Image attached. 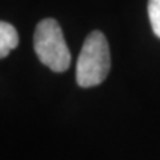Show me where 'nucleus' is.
Masks as SVG:
<instances>
[{
	"label": "nucleus",
	"mask_w": 160,
	"mask_h": 160,
	"mask_svg": "<svg viewBox=\"0 0 160 160\" xmlns=\"http://www.w3.org/2000/svg\"><path fill=\"white\" fill-rule=\"evenodd\" d=\"M111 68L109 48L106 36L93 31L84 40L76 64V82L80 87L88 88L104 82Z\"/></svg>",
	"instance_id": "nucleus-1"
},
{
	"label": "nucleus",
	"mask_w": 160,
	"mask_h": 160,
	"mask_svg": "<svg viewBox=\"0 0 160 160\" xmlns=\"http://www.w3.org/2000/svg\"><path fill=\"white\" fill-rule=\"evenodd\" d=\"M33 47L39 60L49 69L55 72L68 69L71 53L56 20L48 18L38 24L33 35Z\"/></svg>",
	"instance_id": "nucleus-2"
},
{
	"label": "nucleus",
	"mask_w": 160,
	"mask_h": 160,
	"mask_svg": "<svg viewBox=\"0 0 160 160\" xmlns=\"http://www.w3.org/2000/svg\"><path fill=\"white\" fill-rule=\"evenodd\" d=\"M19 44V36L16 29L7 22L0 23V58L4 59L8 53L16 48Z\"/></svg>",
	"instance_id": "nucleus-3"
},
{
	"label": "nucleus",
	"mask_w": 160,
	"mask_h": 160,
	"mask_svg": "<svg viewBox=\"0 0 160 160\" xmlns=\"http://www.w3.org/2000/svg\"><path fill=\"white\" fill-rule=\"evenodd\" d=\"M148 16L153 33L160 38V0H148Z\"/></svg>",
	"instance_id": "nucleus-4"
}]
</instances>
